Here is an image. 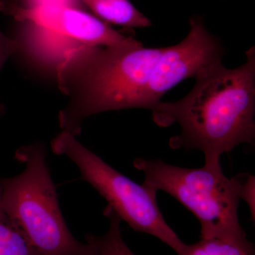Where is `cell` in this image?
Listing matches in <instances>:
<instances>
[{
    "mask_svg": "<svg viewBox=\"0 0 255 255\" xmlns=\"http://www.w3.org/2000/svg\"><path fill=\"white\" fill-rule=\"evenodd\" d=\"M1 190V188H0ZM0 255H40L5 212L0 200Z\"/></svg>",
    "mask_w": 255,
    "mask_h": 255,
    "instance_id": "9c48e42d",
    "label": "cell"
},
{
    "mask_svg": "<svg viewBox=\"0 0 255 255\" xmlns=\"http://www.w3.org/2000/svg\"><path fill=\"white\" fill-rule=\"evenodd\" d=\"M55 154L65 155L78 167L81 177L108 203L121 221L136 232L154 236L176 253L184 243L166 222L157 201V191L129 179L80 143L68 131L52 140Z\"/></svg>",
    "mask_w": 255,
    "mask_h": 255,
    "instance_id": "5b68a950",
    "label": "cell"
},
{
    "mask_svg": "<svg viewBox=\"0 0 255 255\" xmlns=\"http://www.w3.org/2000/svg\"><path fill=\"white\" fill-rule=\"evenodd\" d=\"M255 177L249 175L246 182H242L240 190V199L246 201L251 211L252 221H255Z\"/></svg>",
    "mask_w": 255,
    "mask_h": 255,
    "instance_id": "7c38bea8",
    "label": "cell"
},
{
    "mask_svg": "<svg viewBox=\"0 0 255 255\" xmlns=\"http://www.w3.org/2000/svg\"><path fill=\"white\" fill-rule=\"evenodd\" d=\"M187 36L174 46L145 48L140 42L116 47L79 45L57 68L58 87L69 97L58 114L60 128L78 136L84 120L127 109L152 111L167 92L225 55L222 43L201 16L189 21Z\"/></svg>",
    "mask_w": 255,
    "mask_h": 255,
    "instance_id": "6da1fadb",
    "label": "cell"
},
{
    "mask_svg": "<svg viewBox=\"0 0 255 255\" xmlns=\"http://www.w3.org/2000/svg\"><path fill=\"white\" fill-rule=\"evenodd\" d=\"M95 16L107 23L128 28H145L152 26L147 16L138 11L129 0H79Z\"/></svg>",
    "mask_w": 255,
    "mask_h": 255,
    "instance_id": "52a82bcc",
    "label": "cell"
},
{
    "mask_svg": "<svg viewBox=\"0 0 255 255\" xmlns=\"http://www.w3.org/2000/svg\"><path fill=\"white\" fill-rule=\"evenodd\" d=\"M133 167L143 172V185L167 193L194 215L200 223L201 239L251 243L238 219L243 182L238 177L225 175L221 164L184 168L159 159L137 157Z\"/></svg>",
    "mask_w": 255,
    "mask_h": 255,
    "instance_id": "277c9868",
    "label": "cell"
},
{
    "mask_svg": "<svg viewBox=\"0 0 255 255\" xmlns=\"http://www.w3.org/2000/svg\"><path fill=\"white\" fill-rule=\"evenodd\" d=\"M237 68L212 64L196 77L192 90L180 100L158 104L152 119L159 127L178 124L181 133L172 148L200 150L205 164H219L221 156L255 140V48Z\"/></svg>",
    "mask_w": 255,
    "mask_h": 255,
    "instance_id": "7a4b0ae2",
    "label": "cell"
},
{
    "mask_svg": "<svg viewBox=\"0 0 255 255\" xmlns=\"http://www.w3.org/2000/svg\"><path fill=\"white\" fill-rule=\"evenodd\" d=\"M105 216L110 221V228L102 236L87 235V242L91 245L95 255H135L122 238L121 219L110 207H106Z\"/></svg>",
    "mask_w": 255,
    "mask_h": 255,
    "instance_id": "ba28073f",
    "label": "cell"
},
{
    "mask_svg": "<svg viewBox=\"0 0 255 255\" xmlns=\"http://www.w3.org/2000/svg\"><path fill=\"white\" fill-rule=\"evenodd\" d=\"M21 44L18 40L10 38L0 31V71L10 55L21 49ZM4 107L0 104V114L3 113Z\"/></svg>",
    "mask_w": 255,
    "mask_h": 255,
    "instance_id": "8fae6325",
    "label": "cell"
},
{
    "mask_svg": "<svg viewBox=\"0 0 255 255\" xmlns=\"http://www.w3.org/2000/svg\"><path fill=\"white\" fill-rule=\"evenodd\" d=\"M0 11L18 22L46 28L84 46L116 47L138 41L74 5L56 3L24 6L18 0H0Z\"/></svg>",
    "mask_w": 255,
    "mask_h": 255,
    "instance_id": "8992f818",
    "label": "cell"
},
{
    "mask_svg": "<svg viewBox=\"0 0 255 255\" xmlns=\"http://www.w3.org/2000/svg\"><path fill=\"white\" fill-rule=\"evenodd\" d=\"M178 255H255L253 243L241 245L231 242L211 238L201 239L194 244L184 243Z\"/></svg>",
    "mask_w": 255,
    "mask_h": 255,
    "instance_id": "30bf717a",
    "label": "cell"
},
{
    "mask_svg": "<svg viewBox=\"0 0 255 255\" xmlns=\"http://www.w3.org/2000/svg\"><path fill=\"white\" fill-rule=\"evenodd\" d=\"M15 157L25 169L0 182V200L31 246L40 255H95L91 245L77 241L65 223L45 146H23Z\"/></svg>",
    "mask_w": 255,
    "mask_h": 255,
    "instance_id": "3957f363",
    "label": "cell"
}]
</instances>
